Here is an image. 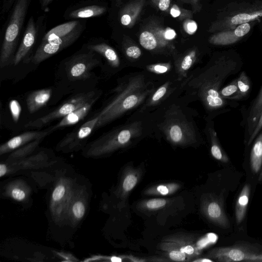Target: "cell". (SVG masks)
Masks as SVG:
<instances>
[{"label": "cell", "instance_id": "6da1fadb", "mask_svg": "<svg viewBox=\"0 0 262 262\" xmlns=\"http://www.w3.org/2000/svg\"><path fill=\"white\" fill-rule=\"evenodd\" d=\"M242 67L241 61L233 54H224L219 57L209 70V78L204 90V97L208 106L212 110L221 109L228 106V100L219 94L223 82L237 72Z\"/></svg>", "mask_w": 262, "mask_h": 262}, {"label": "cell", "instance_id": "7a4b0ae2", "mask_svg": "<svg viewBox=\"0 0 262 262\" xmlns=\"http://www.w3.org/2000/svg\"><path fill=\"white\" fill-rule=\"evenodd\" d=\"M262 17V2L255 1L228 6L221 12L208 29L210 33H216L235 28Z\"/></svg>", "mask_w": 262, "mask_h": 262}, {"label": "cell", "instance_id": "3957f363", "mask_svg": "<svg viewBox=\"0 0 262 262\" xmlns=\"http://www.w3.org/2000/svg\"><path fill=\"white\" fill-rule=\"evenodd\" d=\"M28 0H17L4 36L0 55V67L9 65L21 31L28 7Z\"/></svg>", "mask_w": 262, "mask_h": 262}, {"label": "cell", "instance_id": "277c9868", "mask_svg": "<svg viewBox=\"0 0 262 262\" xmlns=\"http://www.w3.org/2000/svg\"><path fill=\"white\" fill-rule=\"evenodd\" d=\"M95 91L80 93L70 99L52 112L31 121L25 125L26 127H41L49 122L63 118L82 106L95 96Z\"/></svg>", "mask_w": 262, "mask_h": 262}, {"label": "cell", "instance_id": "5b68a950", "mask_svg": "<svg viewBox=\"0 0 262 262\" xmlns=\"http://www.w3.org/2000/svg\"><path fill=\"white\" fill-rule=\"evenodd\" d=\"M176 35L174 30L150 24L143 30L139 35V42L145 49L152 50L159 45H165Z\"/></svg>", "mask_w": 262, "mask_h": 262}, {"label": "cell", "instance_id": "8992f818", "mask_svg": "<svg viewBox=\"0 0 262 262\" xmlns=\"http://www.w3.org/2000/svg\"><path fill=\"white\" fill-rule=\"evenodd\" d=\"M98 63L94 52L92 51L75 55L66 63L68 77L72 80L87 78L90 76L91 70Z\"/></svg>", "mask_w": 262, "mask_h": 262}, {"label": "cell", "instance_id": "52a82bcc", "mask_svg": "<svg viewBox=\"0 0 262 262\" xmlns=\"http://www.w3.org/2000/svg\"><path fill=\"white\" fill-rule=\"evenodd\" d=\"M81 30L78 27L68 36L49 42L42 41L31 58L34 64H39L57 52L72 44L79 37Z\"/></svg>", "mask_w": 262, "mask_h": 262}, {"label": "cell", "instance_id": "ba28073f", "mask_svg": "<svg viewBox=\"0 0 262 262\" xmlns=\"http://www.w3.org/2000/svg\"><path fill=\"white\" fill-rule=\"evenodd\" d=\"M201 209L205 217L221 227H229V222L220 201L212 196L204 197L201 202Z\"/></svg>", "mask_w": 262, "mask_h": 262}, {"label": "cell", "instance_id": "9c48e42d", "mask_svg": "<svg viewBox=\"0 0 262 262\" xmlns=\"http://www.w3.org/2000/svg\"><path fill=\"white\" fill-rule=\"evenodd\" d=\"M250 23L237 26L235 28L216 32L209 38V42L217 46H227L233 44L241 40L251 30Z\"/></svg>", "mask_w": 262, "mask_h": 262}, {"label": "cell", "instance_id": "30bf717a", "mask_svg": "<svg viewBox=\"0 0 262 262\" xmlns=\"http://www.w3.org/2000/svg\"><path fill=\"white\" fill-rule=\"evenodd\" d=\"M251 252L239 247H219L211 250L207 256L218 261H246Z\"/></svg>", "mask_w": 262, "mask_h": 262}, {"label": "cell", "instance_id": "8fae6325", "mask_svg": "<svg viewBox=\"0 0 262 262\" xmlns=\"http://www.w3.org/2000/svg\"><path fill=\"white\" fill-rule=\"evenodd\" d=\"M37 30L33 17H30L20 46L13 59V64L17 65L27 55L35 41Z\"/></svg>", "mask_w": 262, "mask_h": 262}, {"label": "cell", "instance_id": "7c38bea8", "mask_svg": "<svg viewBox=\"0 0 262 262\" xmlns=\"http://www.w3.org/2000/svg\"><path fill=\"white\" fill-rule=\"evenodd\" d=\"M53 132L51 128L42 131H30L21 134L10 139L1 146L0 153L1 155L13 150L31 141L38 139H43Z\"/></svg>", "mask_w": 262, "mask_h": 262}, {"label": "cell", "instance_id": "4fadbf2b", "mask_svg": "<svg viewBox=\"0 0 262 262\" xmlns=\"http://www.w3.org/2000/svg\"><path fill=\"white\" fill-rule=\"evenodd\" d=\"M146 0H132L125 5L120 12L122 25L132 27L140 16Z\"/></svg>", "mask_w": 262, "mask_h": 262}, {"label": "cell", "instance_id": "5bb4252c", "mask_svg": "<svg viewBox=\"0 0 262 262\" xmlns=\"http://www.w3.org/2000/svg\"><path fill=\"white\" fill-rule=\"evenodd\" d=\"M98 98V96H95L82 106L63 117L60 122L50 127L51 130L54 132L59 128L75 124L81 120L89 113Z\"/></svg>", "mask_w": 262, "mask_h": 262}, {"label": "cell", "instance_id": "9a60e30c", "mask_svg": "<svg viewBox=\"0 0 262 262\" xmlns=\"http://www.w3.org/2000/svg\"><path fill=\"white\" fill-rule=\"evenodd\" d=\"M163 239L176 243L179 249L188 256L190 261L200 254L199 250L193 242L194 238L189 235L176 234Z\"/></svg>", "mask_w": 262, "mask_h": 262}, {"label": "cell", "instance_id": "2e32d148", "mask_svg": "<svg viewBox=\"0 0 262 262\" xmlns=\"http://www.w3.org/2000/svg\"><path fill=\"white\" fill-rule=\"evenodd\" d=\"M140 168L128 166L125 170L120 184L121 196L125 198L137 185L141 177Z\"/></svg>", "mask_w": 262, "mask_h": 262}, {"label": "cell", "instance_id": "e0dca14e", "mask_svg": "<svg viewBox=\"0 0 262 262\" xmlns=\"http://www.w3.org/2000/svg\"><path fill=\"white\" fill-rule=\"evenodd\" d=\"M100 118L99 114L95 118L83 123L77 130H74L64 138L62 144H68L76 141H80L87 138L95 129Z\"/></svg>", "mask_w": 262, "mask_h": 262}, {"label": "cell", "instance_id": "ac0fdd59", "mask_svg": "<svg viewBox=\"0 0 262 262\" xmlns=\"http://www.w3.org/2000/svg\"><path fill=\"white\" fill-rule=\"evenodd\" d=\"M52 94L50 89H44L35 91L27 97L26 103L30 113H34L46 104L49 100Z\"/></svg>", "mask_w": 262, "mask_h": 262}, {"label": "cell", "instance_id": "d6986e66", "mask_svg": "<svg viewBox=\"0 0 262 262\" xmlns=\"http://www.w3.org/2000/svg\"><path fill=\"white\" fill-rule=\"evenodd\" d=\"M262 111V86L250 107L246 119V129L249 137L252 134Z\"/></svg>", "mask_w": 262, "mask_h": 262}, {"label": "cell", "instance_id": "ffe728a7", "mask_svg": "<svg viewBox=\"0 0 262 262\" xmlns=\"http://www.w3.org/2000/svg\"><path fill=\"white\" fill-rule=\"evenodd\" d=\"M79 25L78 21H72L58 25L48 32L42 41L49 42L66 37L76 30Z\"/></svg>", "mask_w": 262, "mask_h": 262}, {"label": "cell", "instance_id": "44dd1931", "mask_svg": "<svg viewBox=\"0 0 262 262\" xmlns=\"http://www.w3.org/2000/svg\"><path fill=\"white\" fill-rule=\"evenodd\" d=\"M160 249L170 260L178 261H190L188 256L182 252L177 244L172 242L162 240L160 244Z\"/></svg>", "mask_w": 262, "mask_h": 262}, {"label": "cell", "instance_id": "7402d4cb", "mask_svg": "<svg viewBox=\"0 0 262 262\" xmlns=\"http://www.w3.org/2000/svg\"><path fill=\"white\" fill-rule=\"evenodd\" d=\"M250 186L246 184L243 187L235 205V219L237 224L243 221L247 211L250 194Z\"/></svg>", "mask_w": 262, "mask_h": 262}, {"label": "cell", "instance_id": "603a6c76", "mask_svg": "<svg viewBox=\"0 0 262 262\" xmlns=\"http://www.w3.org/2000/svg\"><path fill=\"white\" fill-rule=\"evenodd\" d=\"M250 163L252 172L257 173L262 166V132L256 138L252 146Z\"/></svg>", "mask_w": 262, "mask_h": 262}, {"label": "cell", "instance_id": "cb8c5ba5", "mask_svg": "<svg viewBox=\"0 0 262 262\" xmlns=\"http://www.w3.org/2000/svg\"><path fill=\"white\" fill-rule=\"evenodd\" d=\"M181 187L177 183H168L153 185L144 191L147 195L165 196L172 194L177 192Z\"/></svg>", "mask_w": 262, "mask_h": 262}, {"label": "cell", "instance_id": "d4e9b609", "mask_svg": "<svg viewBox=\"0 0 262 262\" xmlns=\"http://www.w3.org/2000/svg\"><path fill=\"white\" fill-rule=\"evenodd\" d=\"M106 11L105 7L92 5L82 7L72 11L69 17L73 18H84L100 16Z\"/></svg>", "mask_w": 262, "mask_h": 262}, {"label": "cell", "instance_id": "484cf974", "mask_svg": "<svg viewBox=\"0 0 262 262\" xmlns=\"http://www.w3.org/2000/svg\"><path fill=\"white\" fill-rule=\"evenodd\" d=\"M88 49L90 51L101 54L113 64L115 65L118 62V58L115 51L104 43L90 45Z\"/></svg>", "mask_w": 262, "mask_h": 262}, {"label": "cell", "instance_id": "4316f807", "mask_svg": "<svg viewBox=\"0 0 262 262\" xmlns=\"http://www.w3.org/2000/svg\"><path fill=\"white\" fill-rule=\"evenodd\" d=\"M170 201L163 198L144 200L139 203L138 208L147 211H157L166 207Z\"/></svg>", "mask_w": 262, "mask_h": 262}, {"label": "cell", "instance_id": "83f0119b", "mask_svg": "<svg viewBox=\"0 0 262 262\" xmlns=\"http://www.w3.org/2000/svg\"><path fill=\"white\" fill-rule=\"evenodd\" d=\"M237 82L238 93L236 100H239L245 98L249 94L251 88V83L249 77L245 72L241 73L237 78Z\"/></svg>", "mask_w": 262, "mask_h": 262}, {"label": "cell", "instance_id": "f1b7e54d", "mask_svg": "<svg viewBox=\"0 0 262 262\" xmlns=\"http://www.w3.org/2000/svg\"><path fill=\"white\" fill-rule=\"evenodd\" d=\"M166 13H168L172 17L179 20L184 21L188 18H192L194 12L174 4L170 6Z\"/></svg>", "mask_w": 262, "mask_h": 262}, {"label": "cell", "instance_id": "f546056e", "mask_svg": "<svg viewBox=\"0 0 262 262\" xmlns=\"http://www.w3.org/2000/svg\"><path fill=\"white\" fill-rule=\"evenodd\" d=\"M238 93L237 79L232 80L229 84L219 91L221 97L228 100H236Z\"/></svg>", "mask_w": 262, "mask_h": 262}, {"label": "cell", "instance_id": "4dcf8cb0", "mask_svg": "<svg viewBox=\"0 0 262 262\" xmlns=\"http://www.w3.org/2000/svg\"><path fill=\"white\" fill-rule=\"evenodd\" d=\"M211 152L212 156L217 160L223 163H228L229 162V160L228 156L217 143L215 137L212 140V143L211 147Z\"/></svg>", "mask_w": 262, "mask_h": 262}, {"label": "cell", "instance_id": "1f68e13d", "mask_svg": "<svg viewBox=\"0 0 262 262\" xmlns=\"http://www.w3.org/2000/svg\"><path fill=\"white\" fill-rule=\"evenodd\" d=\"M10 111L15 122H17L21 113V106L16 100H12L9 103Z\"/></svg>", "mask_w": 262, "mask_h": 262}, {"label": "cell", "instance_id": "d6a6232c", "mask_svg": "<svg viewBox=\"0 0 262 262\" xmlns=\"http://www.w3.org/2000/svg\"><path fill=\"white\" fill-rule=\"evenodd\" d=\"M183 21L182 27L186 33L192 35L196 32L198 25L194 20L191 19V18H188Z\"/></svg>", "mask_w": 262, "mask_h": 262}, {"label": "cell", "instance_id": "836d02e7", "mask_svg": "<svg viewBox=\"0 0 262 262\" xmlns=\"http://www.w3.org/2000/svg\"><path fill=\"white\" fill-rule=\"evenodd\" d=\"M159 10L167 12L171 6V0H148Z\"/></svg>", "mask_w": 262, "mask_h": 262}, {"label": "cell", "instance_id": "e575fe53", "mask_svg": "<svg viewBox=\"0 0 262 262\" xmlns=\"http://www.w3.org/2000/svg\"><path fill=\"white\" fill-rule=\"evenodd\" d=\"M171 140L175 142H180L182 137V132L179 125H173L169 131Z\"/></svg>", "mask_w": 262, "mask_h": 262}, {"label": "cell", "instance_id": "d590c367", "mask_svg": "<svg viewBox=\"0 0 262 262\" xmlns=\"http://www.w3.org/2000/svg\"><path fill=\"white\" fill-rule=\"evenodd\" d=\"M262 129V111L259 117L256 125L254 130L249 137L248 141V145L251 143L255 137L258 135L260 130Z\"/></svg>", "mask_w": 262, "mask_h": 262}, {"label": "cell", "instance_id": "8d00e7d4", "mask_svg": "<svg viewBox=\"0 0 262 262\" xmlns=\"http://www.w3.org/2000/svg\"><path fill=\"white\" fill-rule=\"evenodd\" d=\"M73 212L77 218L82 217L85 212V207L83 204L80 201L76 202L73 206Z\"/></svg>", "mask_w": 262, "mask_h": 262}, {"label": "cell", "instance_id": "74e56055", "mask_svg": "<svg viewBox=\"0 0 262 262\" xmlns=\"http://www.w3.org/2000/svg\"><path fill=\"white\" fill-rule=\"evenodd\" d=\"M125 53L127 56L135 59L139 58L141 55V50L136 46L128 47Z\"/></svg>", "mask_w": 262, "mask_h": 262}, {"label": "cell", "instance_id": "f35d334b", "mask_svg": "<svg viewBox=\"0 0 262 262\" xmlns=\"http://www.w3.org/2000/svg\"><path fill=\"white\" fill-rule=\"evenodd\" d=\"M130 137V132L127 129L121 130L117 135L118 141L121 145L126 143L129 140Z\"/></svg>", "mask_w": 262, "mask_h": 262}, {"label": "cell", "instance_id": "ab89813d", "mask_svg": "<svg viewBox=\"0 0 262 262\" xmlns=\"http://www.w3.org/2000/svg\"><path fill=\"white\" fill-rule=\"evenodd\" d=\"M138 98L135 95H130L125 99L122 103L124 108H130L133 107L137 102Z\"/></svg>", "mask_w": 262, "mask_h": 262}, {"label": "cell", "instance_id": "60d3db41", "mask_svg": "<svg viewBox=\"0 0 262 262\" xmlns=\"http://www.w3.org/2000/svg\"><path fill=\"white\" fill-rule=\"evenodd\" d=\"M65 192V188L62 185L57 186L54 190L52 194V198L54 201L61 199Z\"/></svg>", "mask_w": 262, "mask_h": 262}, {"label": "cell", "instance_id": "b9f144b4", "mask_svg": "<svg viewBox=\"0 0 262 262\" xmlns=\"http://www.w3.org/2000/svg\"><path fill=\"white\" fill-rule=\"evenodd\" d=\"M194 54V53L191 52L190 54L186 56L183 59L181 67L184 70H188L191 66Z\"/></svg>", "mask_w": 262, "mask_h": 262}, {"label": "cell", "instance_id": "7bdbcfd3", "mask_svg": "<svg viewBox=\"0 0 262 262\" xmlns=\"http://www.w3.org/2000/svg\"><path fill=\"white\" fill-rule=\"evenodd\" d=\"M179 2L185 3L187 4H189L191 6L193 12H196L199 11L201 9V6H200V2L201 0H178Z\"/></svg>", "mask_w": 262, "mask_h": 262}, {"label": "cell", "instance_id": "ee69618b", "mask_svg": "<svg viewBox=\"0 0 262 262\" xmlns=\"http://www.w3.org/2000/svg\"><path fill=\"white\" fill-rule=\"evenodd\" d=\"M12 196L16 200H23L25 197L24 191L19 189H14L12 191Z\"/></svg>", "mask_w": 262, "mask_h": 262}, {"label": "cell", "instance_id": "f6af8a7d", "mask_svg": "<svg viewBox=\"0 0 262 262\" xmlns=\"http://www.w3.org/2000/svg\"><path fill=\"white\" fill-rule=\"evenodd\" d=\"M166 92V89L165 87H161L159 89L152 97L154 101H157L162 98Z\"/></svg>", "mask_w": 262, "mask_h": 262}, {"label": "cell", "instance_id": "bcb514c9", "mask_svg": "<svg viewBox=\"0 0 262 262\" xmlns=\"http://www.w3.org/2000/svg\"><path fill=\"white\" fill-rule=\"evenodd\" d=\"M246 261H262V254H256L251 253Z\"/></svg>", "mask_w": 262, "mask_h": 262}, {"label": "cell", "instance_id": "7dc6e473", "mask_svg": "<svg viewBox=\"0 0 262 262\" xmlns=\"http://www.w3.org/2000/svg\"><path fill=\"white\" fill-rule=\"evenodd\" d=\"M124 257L130 261L140 262L149 261L148 260L145 258H139L130 255L124 256Z\"/></svg>", "mask_w": 262, "mask_h": 262}, {"label": "cell", "instance_id": "c3c4849f", "mask_svg": "<svg viewBox=\"0 0 262 262\" xmlns=\"http://www.w3.org/2000/svg\"><path fill=\"white\" fill-rule=\"evenodd\" d=\"M191 261L195 262H212L213 260L207 258H196L195 259H192Z\"/></svg>", "mask_w": 262, "mask_h": 262}, {"label": "cell", "instance_id": "681fc988", "mask_svg": "<svg viewBox=\"0 0 262 262\" xmlns=\"http://www.w3.org/2000/svg\"><path fill=\"white\" fill-rule=\"evenodd\" d=\"M155 71L157 72L163 73L167 71V69L166 67L164 66H156L154 68Z\"/></svg>", "mask_w": 262, "mask_h": 262}, {"label": "cell", "instance_id": "f907efd6", "mask_svg": "<svg viewBox=\"0 0 262 262\" xmlns=\"http://www.w3.org/2000/svg\"><path fill=\"white\" fill-rule=\"evenodd\" d=\"M7 171L6 165L3 164H0V176L3 177Z\"/></svg>", "mask_w": 262, "mask_h": 262}, {"label": "cell", "instance_id": "816d5d0a", "mask_svg": "<svg viewBox=\"0 0 262 262\" xmlns=\"http://www.w3.org/2000/svg\"><path fill=\"white\" fill-rule=\"evenodd\" d=\"M111 260L113 262H121L122 261V258L117 256H112L111 257Z\"/></svg>", "mask_w": 262, "mask_h": 262}, {"label": "cell", "instance_id": "f5cc1de1", "mask_svg": "<svg viewBox=\"0 0 262 262\" xmlns=\"http://www.w3.org/2000/svg\"><path fill=\"white\" fill-rule=\"evenodd\" d=\"M53 0H41L42 7H45L50 4Z\"/></svg>", "mask_w": 262, "mask_h": 262}, {"label": "cell", "instance_id": "db71d44e", "mask_svg": "<svg viewBox=\"0 0 262 262\" xmlns=\"http://www.w3.org/2000/svg\"><path fill=\"white\" fill-rule=\"evenodd\" d=\"M258 180L259 181H261L262 180V169L261 170V171H260V173L259 174V178H258Z\"/></svg>", "mask_w": 262, "mask_h": 262}, {"label": "cell", "instance_id": "11a10c76", "mask_svg": "<svg viewBox=\"0 0 262 262\" xmlns=\"http://www.w3.org/2000/svg\"><path fill=\"white\" fill-rule=\"evenodd\" d=\"M117 2L119 3L121 0H116Z\"/></svg>", "mask_w": 262, "mask_h": 262}, {"label": "cell", "instance_id": "9f6ffc18", "mask_svg": "<svg viewBox=\"0 0 262 262\" xmlns=\"http://www.w3.org/2000/svg\"><path fill=\"white\" fill-rule=\"evenodd\" d=\"M13 0H9L10 2H12L13 1Z\"/></svg>", "mask_w": 262, "mask_h": 262}]
</instances>
